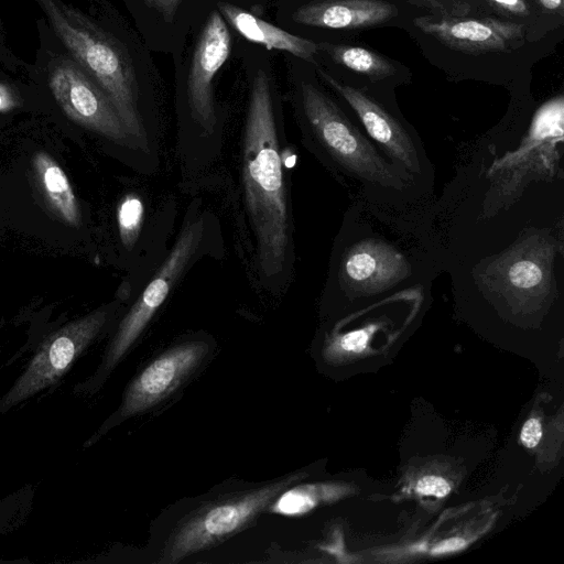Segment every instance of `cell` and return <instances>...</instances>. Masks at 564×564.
<instances>
[{
	"label": "cell",
	"instance_id": "6da1fadb",
	"mask_svg": "<svg viewBox=\"0 0 564 564\" xmlns=\"http://www.w3.org/2000/svg\"><path fill=\"white\" fill-rule=\"evenodd\" d=\"M285 137L271 79L259 69L241 133L239 183L251 236V269L260 288L273 294L288 290L296 260Z\"/></svg>",
	"mask_w": 564,
	"mask_h": 564
},
{
	"label": "cell",
	"instance_id": "7a4b0ae2",
	"mask_svg": "<svg viewBox=\"0 0 564 564\" xmlns=\"http://www.w3.org/2000/svg\"><path fill=\"white\" fill-rule=\"evenodd\" d=\"M293 107L303 145L336 177L388 198L413 189V181L317 86L300 83Z\"/></svg>",
	"mask_w": 564,
	"mask_h": 564
},
{
	"label": "cell",
	"instance_id": "3957f363",
	"mask_svg": "<svg viewBox=\"0 0 564 564\" xmlns=\"http://www.w3.org/2000/svg\"><path fill=\"white\" fill-rule=\"evenodd\" d=\"M223 251L216 215L200 200H193L172 247L152 275L145 279L135 301L120 321L100 366L91 377L74 387V393L93 394L99 390L186 273L203 258L217 257Z\"/></svg>",
	"mask_w": 564,
	"mask_h": 564
},
{
	"label": "cell",
	"instance_id": "277c9868",
	"mask_svg": "<svg viewBox=\"0 0 564 564\" xmlns=\"http://www.w3.org/2000/svg\"><path fill=\"white\" fill-rule=\"evenodd\" d=\"M65 47L110 99L129 133L149 151L130 62L116 40L62 0H35Z\"/></svg>",
	"mask_w": 564,
	"mask_h": 564
},
{
	"label": "cell",
	"instance_id": "5b68a950",
	"mask_svg": "<svg viewBox=\"0 0 564 564\" xmlns=\"http://www.w3.org/2000/svg\"><path fill=\"white\" fill-rule=\"evenodd\" d=\"M412 275L404 253L375 237L340 234L330 257L325 295L361 296L395 291Z\"/></svg>",
	"mask_w": 564,
	"mask_h": 564
},
{
	"label": "cell",
	"instance_id": "8992f818",
	"mask_svg": "<svg viewBox=\"0 0 564 564\" xmlns=\"http://www.w3.org/2000/svg\"><path fill=\"white\" fill-rule=\"evenodd\" d=\"M116 304L99 307L50 334L24 371L0 397V415L54 386L100 335L116 312Z\"/></svg>",
	"mask_w": 564,
	"mask_h": 564
},
{
	"label": "cell",
	"instance_id": "52a82bcc",
	"mask_svg": "<svg viewBox=\"0 0 564 564\" xmlns=\"http://www.w3.org/2000/svg\"><path fill=\"white\" fill-rule=\"evenodd\" d=\"M317 73L348 104L362 130L393 164L414 184L431 181L433 172L422 142L406 123L362 90L339 82L322 68Z\"/></svg>",
	"mask_w": 564,
	"mask_h": 564
},
{
	"label": "cell",
	"instance_id": "ba28073f",
	"mask_svg": "<svg viewBox=\"0 0 564 564\" xmlns=\"http://www.w3.org/2000/svg\"><path fill=\"white\" fill-rule=\"evenodd\" d=\"M296 479V475L289 476L202 509L177 528L167 543L164 561L177 562L234 534L254 519Z\"/></svg>",
	"mask_w": 564,
	"mask_h": 564
},
{
	"label": "cell",
	"instance_id": "9c48e42d",
	"mask_svg": "<svg viewBox=\"0 0 564 564\" xmlns=\"http://www.w3.org/2000/svg\"><path fill=\"white\" fill-rule=\"evenodd\" d=\"M48 84L55 100L73 121L119 145L141 150L110 99L77 64L64 57L56 62Z\"/></svg>",
	"mask_w": 564,
	"mask_h": 564
},
{
	"label": "cell",
	"instance_id": "30bf717a",
	"mask_svg": "<svg viewBox=\"0 0 564 564\" xmlns=\"http://www.w3.org/2000/svg\"><path fill=\"white\" fill-rule=\"evenodd\" d=\"M230 48L227 24L219 11H213L195 45L187 79L189 115L203 138H215L217 132L213 82Z\"/></svg>",
	"mask_w": 564,
	"mask_h": 564
},
{
	"label": "cell",
	"instance_id": "8fae6325",
	"mask_svg": "<svg viewBox=\"0 0 564 564\" xmlns=\"http://www.w3.org/2000/svg\"><path fill=\"white\" fill-rule=\"evenodd\" d=\"M413 22L447 47L467 54L506 52L520 46L524 39L523 24L491 18L427 14Z\"/></svg>",
	"mask_w": 564,
	"mask_h": 564
},
{
	"label": "cell",
	"instance_id": "7c38bea8",
	"mask_svg": "<svg viewBox=\"0 0 564 564\" xmlns=\"http://www.w3.org/2000/svg\"><path fill=\"white\" fill-rule=\"evenodd\" d=\"M206 351L205 341L193 340L158 356L131 381L115 417H129L161 401L197 366Z\"/></svg>",
	"mask_w": 564,
	"mask_h": 564
},
{
	"label": "cell",
	"instance_id": "4fadbf2b",
	"mask_svg": "<svg viewBox=\"0 0 564 564\" xmlns=\"http://www.w3.org/2000/svg\"><path fill=\"white\" fill-rule=\"evenodd\" d=\"M398 15L386 0H318L297 8L296 23L323 29H364L383 24Z\"/></svg>",
	"mask_w": 564,
	"mask_h": 564
},
{
	"label": "cell",
	"instance_id": "5bb4252c",
	"mask_svg": "<svg viewBox=\"0 0 564 564\" xmlns=\"http://www.w3.org/2000/svg\"><path fill=\"white\" fill-rule=\"evenodd\" d=\"M218 9L223 18L248 41L267 48L285 51L311 63L315 62L317 43L289 33L230 3L220 2Z\"/></svg>",
	"mask_w": 564,
	"mask_h": 564
},
{
	"label": "cell",
	"instance_id": "9a60e30c",
	"mask_svg": "<svg viewBox=\"0 0 564 564\" xmlns=\"http://www.w3.org/2000/svg\"><path fill=\"white\" fill-rule=\"evenodd\" d=\"M33 167L51 208L67 225L79 227L80 206L62 166L48 153L41 151L34 154Z\"/></svg>",
	"mask_w": 564,
	"mask_h": 564
},
{
	"label": "cell",
	"instance_id": "2e32d148",
	"mask_svg": "<svg viewBox=\"0 0 564 564\" xmlns=\"http://www.w3.org/2000/svg\"><path fill=\"white\" fill-rule=\"evenodd\" d=\"M318 51L327 54L336 64L371 79H383L397 73L394 65L372 50L328 42L317 43Z\"/></svg>",
	"mask_w": 564,
	"mask_h": 564
},
{
	"label": "cell",
	"instance_id": "e0dca14e",
	"mask_svg": "<svg viewBox=\"0 0 564 564\" xmlns=\"http://www.w3.org/2000/svg\"><path fill=\"white\" fill-rule=\"evenodd\" d=\"M147 200L134 191L127 193L117 207V227L120 241L127 250H132L145 229Z\"/></svg>",
	"mask_w": 564,
	"mask_h": 564
},
{
	"label": "cell",
	"instance_id": "ac0fdd59",
	"mask_svg": "<svg viewBox=\"0 0 564 564\" xmlns=\"http://www.w3.org/2000/svg\"><path fill=\"white\" fill-rule=\"evenodd\" d=\"M332 496L333 490L329 486H289L272 500L270 511L288 517L301 516L315 508L322 499Z\"/></svg>",
	"mask_w": 564,
	"mask_h": 564
},
{
	"label": "cell",
	"instance_id": "d6986e66",
	"mask_svg": "<svg viewBox=\"0 0 564 564\" xmlns=\"http://www.w3.org/2000/svg\"><path fill=\"white\" fill-rule=\"evenodd\" d=\"M543 270L536 261L519 259L513 261L507 271L508 283L516 291H530L540 285L543 280Z\"/></svg>",
	"mask_w": 564,
	"mask_h": 564
},
{
	"label": "cell",
	"instance_id": "ffe728a7",
	"mask_svg": "<svg viewBox=\"0 0 564 564\" xmlns=\"http://www.w3.org/2000/svg\"><path fill=\"white\" fill-rule=\"evenodd\" d=\"M373 329L375 327H369L346 333L338 337L332 344V347L339 348L347 352H360L366 348Z\"/></svg>",
	"mask_w": 564,
	"mask_h": 564
},
{
	"label": "cell",
	"instance_id": "44dd1931",
	"mask_svg": "<svg viewBox=\"0 0 564 564\" xmlns=\"http://www.w3.org/2000/svg\"><path fill=\"white\" fill-rule=\"evenodd\" d=\"M412 2L429 9L438 11L437 15L444 17H463L469 6L460 0H411Z\"/></svg>",
	"mask_w": 564,
	"mask_h": 564
},
{
	"label": "cell",
	"instance_id": "7402d4cb",
	"mask_svg": "<svg viewBox=\"0 0 564 564\" xmlns=\"http://www.w3.org/2000/svg\"><path fill=\"white\" fill-rule=\"evenodd\" d=\"M415 490L423 496L442 498L449 494L451 485L443 477L427 475L417 480Z\"/></svg>",
	"mask_w": 564,
	"mask_h": 564
},
{
	"label": "cell",
	"instance_id": "603a6c76",
	"mask_svg": "<svg viewBox=\"0 0 564 564\" xmlns=\"http://www.w3.org/2000/svg\"><path fill=\"white\" fill-rule=\"evenodd\" d=\"M497 10L512 17H528L530 7L527 0H487Z\"/></svg>",
	"mask_w": 564,
	"mask_h": 564
},
{
	"label": "cell",
	"instance_id": "cb8c5ba5",
	"mask_svg": "<svg viewBox=\"0 0 564 564\" xmlns=\"http://www.w3.org/2000/svg\"><path fill=\"white\" fill-rule=\"evenodd\" d=\"M542 436V426L538 419L528 420L521 430V442L528 448H533L538 445Z\"/></svg>",
	"mask_w": 564,
	"mask_h": 564
},
{
	"label": "cell",
	"instance_id": "d4e9b609",
	"mask_svg": "<svg viewBox=\"0 0 564 564\" xmlns=\"http://www.w3.org/2000/svg\"><path fill=\"white\" fill-rule=\"evenodd\" d=\"M145 3L160 12L165 19L172 20L182 0H144Z\"/></svg>",
	"mask_w": 564,
	"mask_h": 564
},
{
	"label": "cell",
	"instance_id": "484cf974",
	"mask_svg": "<svg viewBox=\"0 0 564 564\" xmlns=\"http://www.w3.org/2000/svg\"><path fill=\"white\" fill-rule=\"evenodd\" d=\"M466 546V541L462 538H451L442 541L432 550V554L440 555L445 553L455 552Z\"/></svg>",
	"mask_w": 564,
	"mask_h": 564
},
{
	"label": "cell",
	"instance_id": "4316f807",
	"mask_svg": "<svg viewBox=\"0 0 564 564\" xmlns=\"http://www.w3.org/2000/svg\"><path fill=\"white\" fill-rule=\"evenodd\" d=\"M544 11L563 17L564 0H534Z\"/></svg>",
	"mask_w": 564,
	"mask_h": 564
},
{
	"label": "cell",
	"instance_id": "83f0119b",
	"mask_svg": "<svg viewBox=\"0 0 564 564\" xmlns=\"http://www.w3.org/2000/svg\"><path fill=\"white\" fill-rule=\"evenodd\" d=\"M1 106H2V98H1V96H0V107H1Z\"/></svg>",
	"mask_w": 564,
	"mask_h": 564
}]
</instances>
